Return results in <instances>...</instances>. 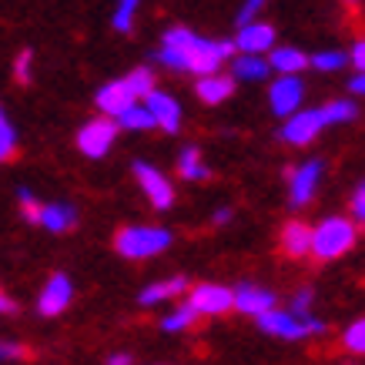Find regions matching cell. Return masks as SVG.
Returning a JSON list of instances; mask_svg holds the SVG:
<instances>
[{"mask_svg":"<svg viewBox=\"0 0 365 365\" xmlns=\"http://www.w3.org/2000/svg\"><path fill=\"white\" fill-rule=\"evenodd\" d=\"M232 41H205L198 34L185 31V27H171L165 34V47L158 51V61L171 71H191V74H218V67L228 54H235Z\"/></svg>","mask_w":365,"mask_h":365,"instance_id":"1","label":"cell"},{"mask_svg":"<svg viewBox=\"0 0 365 365\" xmlns=\"http://www.w3.org/2000/svg\"><path fill=\"white\" fill-rule=\"evenodd\" d=\"M355 245V225L349 218H325L319 228H312V255L322 262L342 258Z\"/></svg>","mask_w":365,"mask_h":365,"instance_id":"2","label":"cell"},{"mask_svg":"<svg viewBox=\"0 0 365 365\" xmlns=\"http://www.w3.org/2000/svg\"><path fill=\"white\" fill-rule=\"evenodd\" d=\"M258 325H262V332L268 335H278V339H288V342H299V339H309V335H319L325 332V325L319 319H302L295 312H278V309H268L258 315Z\"/></svg>","mask_w":365,"mask_h":365,"instance_id":"3","label":"cell"},{"mask_svg":"<svg viewBox=\"0 0 365 365\" xmlns=\"http://www.w3.org/2000/svg\"><path fill=\"white\" fill-rule=\"evenodd\" d=\"M171 245V235L165 228H148V225H134L118 232V252L124 258H151V255L165 252Z\"/></svg>","mask_w":365,"mask_h":365,"instance_id":"4","label":"cell"},{"mask_svg":"<svg viewBox=\"0 0 365 365\" xmlns=\"http://www.w3.org/2000/svg\"><path fill=\"white\" fill-rule=\"evenodd\" d=\"M118 118H98V121H91V124H84L81 128V134H78V148L84 151L88 158H104L108 151H111V144H114V138H118Z\"/></svg>","mask_w":365,"mask_h":365,"instance_id":"5","label":"cell"},{"mask_svg":"<svg viewBox=\"0 0 365 365\" xmlns=\"http://www.w3.org/2000/svg\"><path fill=\"white\" fill-rule=\"evenodd\" d=\"M302 98H305V88H302L299 74H282V78L272 84V91H268L272 111H275L278 118H288V114L302 111Z\"/></svg>","mask_w":365,"mask_h":365,"instance_id":"6","label":"cell"},{"mask_svg":"<svg viewBox=\"0 0 365 365\" xmlns=\"http://www.w3.org/2000/svg\"><path fill=\"white\" fill-rule=\"evenodd\" d=\"M134 178H138V185L144 188L148 201H151L158 211H168V208H171V201H175V188L168 185V178L161 175V171H155L151 165L138 161V165H134Z\"/></svg>","mask_w":365,"mask_h":365,"instance_id":"7","label":"cell"},{"mask_svg":"<svg viewBox=\"0 0 365 365\" xmlns=\"http://www.w3.org/2000/svg\"><path fill=\"white\" fill-rule=\"evenodd\" d=\"M325 114H322V108L319 111H295V114H288L285 118V128H282V138H285L288 144H309V141H315V134L325 128Z\"/></svg>","mask_w":365,"mask_h":365,"instance_id":"8","label":"cell"},{"mask_svg":"<svg viewBox=\"0 0 365 365\" xmlns=\"http://www.w3.org/2000/svg\"><path fill=\"white\" fill-rule=\"evenodd\" d=\"M319 178H322V161H305V165H299L288 175V201H292V208L309 205L315 188H319Z\"/></svg>","mask_w":365,"mask_h":365,"instance_id":"9","label":"cell"},{"mask_svg":"<svg viewBox=\"0 0 365 365\" xmlns=\"http://www.w3.org/2000/svg\"><path fill=\"white\" fill-rule=\"evenodd\" d=\"M188 305L198 315H222V312L235 309V292L225 285H198L188 295Z\"/></svg>","mask_w":365,"mask_h":365,"instance_id":"10","label":"cell"},{"mask_svg":"<svg viewBox=\"0 0 365 365\" xmlns=\"http://www.w3.org/2000/svg\"><path fill=\"white\" fill-rule=\"evenodd\" d=\"M235 44H238L242 54H268V51L275 47V27H268V24H262V21L242 24Z\"/></svg>","mask_w":365,"mask_h":365,"instance_id":"11","label":"cell"},{"mask_svg":"<svg viewBox=\"0 0 365 365\" xmlns=\"http://www.w3.org/2000/svg\"><path fill=\"white\" fill-rule=\"evenodd\" d=\"M131 104H138V94L131 91L128 78L111 81V84H104V88L98 91V108H101V114H111V118H118V114L128 111Z\"/></svg>","mask_w":365,"mask_h":365,"instance_id":"12","label":"cell"},{"mask_svg":"<svg viewBox=\"0 0 365 365\" xmlns=\"http://www.w3.org/2000/svg\"><path fill=\"white\" fill-rule=\"evenodd\" d=\"M71 295H74V288H71V278L67 275H54L47 278L44 285V295H41V315H47V319H54V315H61V312L71 305Z\"/></svg>","mask_w":365,"mask_h":365,"instance_id":"13","label":"cell"},{"mask_svg":"<svg viewBox=\"0 0 365 365\" xmlns=\"http://www.w3.org/2000/svg\"><path fill=\"white\" fill-rule=\"evenodd\" d=\"M144 104L151 108V114H155V121L161 131L175 134L178 128H181V108H178V101L171 98V94H161V91H151L148 98H144Z\"/></svg>","mask_w":365,"mask_h":365,"instance_id":"14","label":"cell"},{"mask_svg":"<svg viewBox=\"0 0 365 365\" xmlns=\"http://www.w3.org/2000/svg\"><path fill=\"white\" fill-rule=\"evenodd\" d=\"M235 309L245 312V315H262V312L275 309V295L265 292V288H255V285H238L235 288Z\"/></svg>","mask_w":365,"mask_h":365,"instance_id":"15","label":"cell"},{"mask_svg":"<svg viewBox=\"0 0 365 365\" xmlns=\"http://www.w3.org/2000/svg\"><path fill=\"white\" fill-rule=\"evenodd\" d=\"M34 222L41 225V228H47V232H67V228H74V222H78V211L71 208V205H41V211H37V218Z\"/></svg>","mask_w":365,"mask_h":365,"instance_id":"16","label":"cell"},{"mask_svg":"<svg viewBox=\"0 0 365 365\" xmlns=\"http://www.w3.org/2000/svg\"><path fill=\"white\" fill-rule=\"evenodd\" d=\"M268 64L278 74H299V71H305L312 64V57H305L299 47H272L268 51Z\"/></svg>","mask_w":365,"mask_h":365,"instance_id":"17","label":"cell"},{"mask_svg":"<svg viewBox=\"0 0 365 365\" xmlns=\"http://www.w3.org/2000/svg\"><path fill=\"white\" fill-rule=\"evenodd\" d=\"M235 91V78H222V74H205L198 81V98L205 104H222V101L232 98Z\"/></svg>","mask_w":365,"mask_h":365,"instance_id":"18","label":"cell"},{"mask_svg":"<svg viewBox=\"0 0 365 365\" xmlns=\"http://www.w3.org/2000/svg\"><path fill=\"white\" fill-rule=\"evenodd\" d=\"M282 248H285L292 258H302V255L312 252V228L302 222H288L285 232H282Z\"/></svg>","mask_w":365,"mask_h":365,"instance_id":"19","label":"cell"},{"mask_svg":"<svg viewBox=\"0 0 365 365\" xmlns=\"http://www.w3.org/2000/svg\"><path fill=\"white\" fill-rule=\"evenodd\" d=\"M268 71H272V64L262 54H242V57H235V64H232L235 81H265Z\"/></svg>","mask_w":365,"mask_h":365,"instance_id":"20","label":"cell"},{"mask_svg":"<svg viewBox=\"0 0 365 365\" xmlns=\"http://www.w3.org/2000/svg\"><path fill=\"white\" fill-rule=\"evenodd\" d=\"M118 124H121V128H128V131H148V128H158L155 114H151V108H148V104H131L128 111L118 114Z\"/></svg>","mask_w":365,"mask_h":365,"instance_id":"21","label":"cell"},{"mask_svg":"<svg viewBox=\"0 0 365 365\" xmlns=\"http://www.w3.org/2000/svg\"><path fill=\"white\" fill-rule=\"evenodd\" d=\"M188 288L185 278H168V282H155V285H148L141 292V305H155V302H165L171 295H181Z\"/></svg>","mask_w":365,"mask_h":365,"instance_id":"22","label":"cell"},{"mask_svg":"<svg viewBox=\"0 0 365 365\" xmlns=\"http://www.w3.org/2000/svg\"><path fill=\"white\" fill-rule=\"evenodd\" d=\"M178 171H181L185 181H205V178H208V168L201 165L198 148H185V151H181V158H178Z\"/></svg>","mask_w":365,"mask_h":365,"instance_id":"23","label":"cell"},{"mask_svg":"<svg viewBox=\"0 0 365 365\" xmlns=\"http://www.w3.org/2000/svg\"><path fill=\"white\" fill-rule=\"evenodd\" d=\"M322 114H325V121L329 124H349V121H355L359 108H355L352 101H332V104L322 108Z\"/></svg>","mask_w":365,"mask_h":365,"instance_id":"24","label":"cell"},{"mask_svg":"<svg viewBox=\"0 0 365 365\" xmlns=\"http://www.w3.org/2000/svg\"><path fill=\"white\" fill-rule=\"evenodd\" d=\"M342 345L349 349V352H355V355H365V319L352 322V325L345 329Z\"/></svg>","mask_w":365,"mask_h":365,"instance_id":"25","label":"cell"},{"mask_svg":"<svg viewBox=\"0 0 365 365\" xmlns=\"http://www.w3.org/2000/svg\"><path fill=\"white\" fill-rule=\"evenodd\" d=\"M345 64H349V54H342V51H322V54L312 57L315 71H342Z\"/></svg>","mask_w":365,"mask_h":365,"instance_id":"26","label":"cell"},{"mask_svg":"<svg viewBox=\"0 0 365 365\" xmlns=\"http://www.w3.org/2000/svg\"><path fill=\"white\" fill-rule=\"evenodd\" d=\"M195 315H198V312L191 309V305H185V309L171 312V315L161 322V329H165V332H181V329H188L191 322H195Z\"/></svg>","mask_w":365,"mask_h":365,"instance_id":"27","label":"cell"},{"mask_svg":"<svg viewBox=\"0 0 365 365\" xmlns=\"http://www.w3.org/2000/svg\"><path fill=\"white\" fill-rule=\"evenodd\" d=\"M138 4H141V0H118V11H114V31H131Z\"/></svg>","mask_w":365,"mask_h":365,"instance_id":"28","label":"cell"},{"mask_svg":"<svg viewBox=\"0 0 365 365\" xmlns=\"http://www.w3.org/2000/svg\"><path fill=\"white\" fill-rule=\"evenodd\" d=\"M128 84H131V91L138 98H148V94L155 91V78H151V71H144V67H138V71L128 74Z\"/></svg>","mask_w":365,"mask_h":365,"instance_id":"29","label":"cell"},{"mask_svg":"<svg viewBox=\"0 0 365 365\" xmlns=\"http://www.w3.org/2000/svg\"><path fill=\"white\" fill-rule=\"evenodd\" d=\"M14 144H17V134H14L11 121L4 118V111H0V161H7L14 155Z\"/></svg>","mask_w":365,"mask_h":365,"instance_id":"30","label":"cell"},{"mask_svg":"<svg viewBox=\"0 0 365 365\" xmlns=\"http://www.w3.org/2000/svg\"><path fill=\"white\" fill-rule=\"evenodd\" d=\"M14 74H17V81H21V84H27V81H31V51H21V54H17Z\"/></svg>","mask_w":365,"mask_h":365,"instance_id":"31","label":"cell"},{"mask_svg":"<svg viewBox=\"0 0 365 365\" xmlns=\"http://www.w3.org/2000/svg\"><path fill=\"white\" fill-rule=\"evenodd\" d=\"M309 305H312V292H309V288H302L299 295L292 299V312H295V315H302V319H309Z\"/></svg>","mask_w":365,"mask_h":365,"instance_id":"32","label":"cell"},{"mask_svg":"<svg viewBox=\"0 0 365 365\" xmlns=\"http://www.w3.org/2000/svg\"><path fill=\"white\" fill-rule=\"evenodd\" d=\"M262 4H265V0H245V7L238 11V27H242V24H252L255 14L262 11Z\"/></svg>","mask_w":365,"mask_h":365,"instance_id":"33","label":"cell"},{"mask_svg":"<svg viewBox=\"0 0 365 365\" xmlns=\"http://www.w3.org/2000/svg\"><path fill=\"white\" fill-rule=\"evenodd\" d=\"M352 215L359 218V222H365V185L362 188H355V195H352Z\"/></svg>","mask_w":365,"mask_h":365,"instance_id":"34","label":"cell"},{"mask_svg":"<svg viewBox=\"0 0 365 365\" xmlns=\"http://www.w3.org/2000/svg\"><path fill=\"white\" fill-rule=\"evenodd\" d=\"M349 61L355 64V71H365V41H355L352 54H349Z\"/></svg>","mask_w":365,"mask_h":365,"instance_id":"35","label":"cell"},{"mask_svg":"<svg viewBox=\"0 0 365 365\" xmlns=\"http://www.w3.org/2000/svg\"><path fill=\"white\" fill-rule=\"evenodd\" d=\"M349 88H352V94H362L365 98V71H359V74L349 81Z\"/></svg>","mask_w":365,"mask_h":365,"instance_id":"36","label":"cell"},{"mask_svg":"<svg viewBox=\"0 0 365 365\" xmlns=\"http://www.w3.org/2000/svg\"><path fill=\"white\" fill-rule=\"evenodd\" d=\"M17 355H21V345H0V359H17Z\"/></svg>","mask_w":365,"mask_h":365,"instance_id":"37","label":"cell"},{"mask_svg":"<svg viewBox=\"0 0 365 365\" xmlns=\"http://www.w3.org/2000/svg\"><path fill=\"white\" fill-rule=\"evenodd\" d=\"M0 312H14V302L7 299V295H4V292H0Z\"/></svg>","mask_w":365,"mask_h":365,"instance_id":"38","label":"cell"},{"mask_svg":"<svg viewBox=\"0 0 365 365\" xmlns=\"http://www.w3.org/2000/svg\"><path fill=\"white\" fill-rule=\"evenodd\" d=\"M128 362H131L128 355H111V359H108V365H128Z\"/></svg>","mask_w":365,"mask_h":365,"instance_id":"39","label":"cell"},{"mask_svg":"<svg viewBox=\"0 0 365 365\" xmlns=\"http://www.w3.org/2000/svg\"><path fill=\"white\" fill-rule=\"evenodd\" d=\"M228 218H232V211H228V208H222V211H218V215H215V222H218V225H225V222H228Z\"/></svg>","mask_w":365,"mask_h":365,"instance_id":"40","label":"cell"},{"mask_svg":"<svg viewBox=\"0 0 365 365\" xmlns=\"http://www.w3.org/2000/svg\"><path fill=\"white\" fill-rule=\"evenodd\" d=\"M349 4H355V0H349Z\"/></svg>","mask_w":365,"mask_h":365,"instance_id":"41","label":"cell"}]
</instances>
